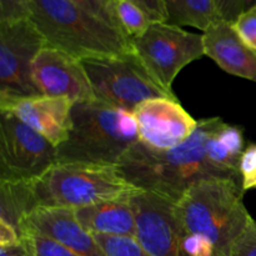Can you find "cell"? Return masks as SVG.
I'll list each match as a JSON object with an SVG mask.
<instances>
[{
    "label": "cell",
    "instance_id": "obj_1",
    "mask_svg": "<svg viewBox=\"0 0 256 256\" xmlns=\"http://www.w3.org/2000/svg\"><path fill=\"white\" fill-rule=\"evenodd\" d=\"M222 118L198 122L192 136L170 150H152L138 142L118 168L125 179L144 192L176 204L194 184L206 179H228L210 160L208 142Z\"/></svg>",
    "mask_w": 256,
    "mask_h": 256
},
{
    "label": "cell",
    "instance_id": "obj_2",
    "mask_svg": "<svg viewBox=\"0 0 256 256\" xmlns=\"http://www.w3.org/2000/svg\"><path fill=\"white\" fill-rule=\"evenodd\" d=\"M140 142L132 112L98 99L75 102L72 130L56 148V162H82L118 166Z\"/></svg>",
    "mask_w": 256,
    "mask_h": 256
},
{
    "label": "cell",
    "instance_id": "obj_3",
    "mask_svg": "<svg viewBox=\"0 0 256 256\" xmlns=\"http://www.w3.org/2000/svg\"><path fill=\"white\" fill-rule=\"evenodd\" d=\"M239 180L206 179L192 185L175 204L182 230L212 244L218 256H229L254 219L244 205Z\"/></svg>",
    "mask_w": 256,
    "mask_h": 256
},
{
    "label": "cell",
    "instance_id": "obj_4",
    "mask_svg": "<svg viewBox=\"0 0 256 256\" xmlns=\"http://www.w3.org/2000/svg\"><path fill=\"white\" fill-rule=\"evenodd\" d=\"M28 189L30 212L39 208L75 210L140 192L118 166L82 162H56L40 176L28 180Z\"/></svg>",
    "mask_w": 256,
    "mask_h": 256
},
{
    "label": "cell",
    "instance_id": "obj_5",
    "mask_svg": "<svg viewBox=\"0 0 256 256\" xmlns=\"http://www.w3.org/2000/svg\"><path fill=\"white\" fill-rule=\"evenodd\" d=\"M30 19L48 45L79 60L132 50L126 35L69 0H32Z\"/></svg>",
    "mask_w": 256,
    "mask_h": 256
},
{
    "label": "cell",
    "instance_id": "obj_6",
    "mask_svg": "<svg viewBox=\"0 0 256 256\" xmlns=\"http://www.w3.org/2000/svg\"><path fill=\"white\" fill-rule=\"evenodd\" d=\"M95 99L132 112L138 105L154 98L176 99L154 79L134 50L122 54L80 60Z\"/></svg>",
    "mask_w": 256,
    "mask_h": 256
},
{
    "label": "cell",
    "instance_id": "obj_7",
    "mask_svg": "<svg viewBox=\"0 0 256 256\" xmlns=\"http://www.w3.org/2000/svg\"><path fill=\"white\" fill-rule=\"evenodd\" d=\"M132 46L154 79L169 92H172L176 75L205 55L202 34L169 22H152L142 36L132 40Z\"/></svg>",
    "mask_w": 256,
    "mask_h": 256
},
{
    "label": "cell",
    "instance_id": "obj_8",
    "mask_svg": "<svg viewBox=\"0 0 256 256\" xmlns=\"http://www.w3.org/2000/svg\"><path fill=\"white\" fill-rule=\"evenodd\" d=\"M56 164V148L9 112H0V182L32 180Z\"/></svg>",
    "mask_w": 256,
    "mask_h": 256
},
{
    "label": "cell",
    "instance_id": "obj_9",
    "mask_svg": "<svg viewBox=\"0 0 256 256\" xmlns=\"http://www.w3.org/2000/svg\"><path fill=\"white\" fill-rule=\"evenodd\" d=\"M45 45L32 19L0 22V96L42 95L32 82V66Z\"/></svg>",
    "mask_w": 256,
    "mask_h": 256
},
{
    "label": "cell",
    "instance_id": "obj_10",
    "mask_svg": "<svg viewBox=\"0 0 256 256\" xmlns=\"http://www.w3.org/2000/svg\"><path fill=\"white\" fill-rule=\"evenodd\" d=\"M139 244L152 256H188L182 250V225L174 202L140 190L130 198Z\"/></svg>",
    "mask_w": 256,
    "mask_h": 256
},
{
    "label": "cell",
    "instance_id": "obj_11",
    "mask_svg": "<svg viewBox=\"0 0 256 256\" xmlns=\"http://www.w3.org/2000/svg\"><path fill=\"white\" fill-rule=\"evenodd\" d=\"M142 144L152 150L174 149L186 142L198 122L178 99L154 98L138 105L132 112Z\"/></svg>",
    "mask_w": 256,
    "mask_h": 256
},
{
    "label": "cell",
    "instance_id": "obj_12",
    "mask_svg": "<svg viewBox=\"0 0 256 256\" xmlns=\"http://www.w3.org/2000/svg\"><path fill=\"white\" fill-rule=\"evenodd\" d=\"M32 79L42 95L64 96L74 104L95 99L82 62L52 45H45L35 56Z\"/></svg>",
    "mask_w": 256,
    "mask_h": 256
},
{
    "label": "cell",
    "instance_id": "obj_13",
    "mask_svg": "<svg viewBox=\"0 0 256 256\" xmlns=\"http://www.w3.org/2000/svg\"><path fill=\"white\" fill-rule=\"evenodd\" d=\"M72 105L74 102L64 96H0V112L16 116L55 148L69 138Z\"/></svg>",
    "mask_w": 256,
    "mask_h": 256
},
{
    "label": "cell",
    "instance_id": "obj_14",
    "mask_svg": "<svg viewBox=\"0 0 256 256\" xmlns=\"http://www.w3.org/2000/svg\"><path fill=\"white\" fill-rule=\"evenodd\" d=\"M30 234L49 238L80 256H106L94 235L78 222L74 209H35L22 222V236Z\"/></svg>",
    "mask_w": 256,
    "mask_h": 256
},
{
    "label": "cell",
    "instance_id": "obj_15",
    "mask_svg": "<svg viewBox=\"0 0 256 256\" xmlns=\"http://www.w3.org/2000/svg\"><path fill=\"white\" fill-rule=\"evenodd\" d=\"M204 52L220 69L256 82V52L235 32L232 22L219 20L202 32Z\"/></svg>",
    "mask_w": 256,
    "mask_h": 256
},
{
    "label": "cell",
    "instance_id": "obj_16",
    "mask_svg": "<svg viewBox=\"0 0 256 256\" xmlns=\"http://www.w3.org/2000/svg\"><path fill=\"white\" fill-rule=\"evenodd\" d=\"M130 198L105 200L79 208L75 209V216L92 234L135 238L136 219Z\"/></svg>",
    "mask_w": 256,
    "mask_h": 256
},
{
    "label": "cell",
    "instance_id": "obj_17",
    "mask_svg": "<svg viewBox=\"0 0 256 256\" xmlns=\"http://www.w3.org/2000/svg\"><path fill=\"white\" fill-rule=\"evenodd\" d=\"M164 2L166 22L175 26H192L204 32L222 20L214 0H164Z\"/></svg>",
    "mask_w": 256,
    "mask_h": 256
},
{
    "label": "cell",
    "instance_id": "obj_18",
    "mask_svg": "<svg viewBox=\"0 0 256 256\" xmlns=\"http://www.w3.org/2000/svg\"><path fill=\"white\" fill-rule=\"evenodd\" d=\"M116 14L122 32L130 40L142 36L152 24L146 12L130 0H118Z\"/></svg>",
    "mask_w": 256,
    "mask_h": 256
},
{
    "label": "cell",
    "instance_id": "obj_19",
    "mask_svg": "<svg viewBox=\"0 0 256 256\" xmlns=\"http://www.w3.org/2000/svg\"><path fill=\"white\" fill-rule=\"evenodd\" d=\"M106 256H152L135 238L92 234Z\"/></svg>",
    "mask_w": 256,
    "mask_h": 256
},
{
    "label": "cell",
    "instance_id": "obj_20",
    "mask_svg": "<svg viewBox=\"0 0 256 256\" xmlns=\"http://www.w3.org/2000/svg\"><path fill=\"white\" fill-rule=\"evenodd\" d=\"M69 2L122 32L116 14L118 0H69Z\"/></svg>",
    "mask_w": 256,
    "mask_h": 256
},
{
    "label": "cell",
    "instance_id": "obj_21",
    "mask_svg": "<svg viewBox=\"0 0 256 256\" xmlns=\"http://www.w3.org/2000/svg\"><path fill=\"white\" fill-rule=\"evenodd\" d=\"M239 174L242 192L256 189V142L245 148L240 158Z\"/></svg>",
    "mask_w": 256,
    "mask_h": 256
},
{
    "label": "cell",
    "instance_id": "obj_22",
    "mask_svg": "<svg viewBox=\"0 0 256 256\" xmlns=\"http://www.w3.org/2000/svg\"><path fill=\"white\" fill-rule=\"evenodd\" d=\"M232 24L239 36L256 52V4L246 8Z\"/></svg>",
    "mask_w": 256,
    "mask_h": 256
},
{
    "label": "cell",
    "instance_id": "obj_23",
    "mask_svg": "<svg viewBox=\"0 0 256 256\" xmlns=\"http://www.w3.org/2000/svg\"><path fill=\"white\" fill-rule=\"evenodd\" d=\"M32 0H0V22H15L32 18Z\"/></svg>",
    "mask_w": 256,
    "mask_h": 256
},
{
    "label": "cell",
    "instance_id": "obj_24",
    "mask_svg": "<svg viewBox=\"0 0 256 256\" xmlns=\"http://www.w3.org/2000/svg\"><path fill=\"white\" fill-rule=\"evenodd\" d=\"M32 236L35 244V256H80L49 238L42 235H32Z\"/></svg>",
    "mask_w": 256,
    "mask_h": 256
},
{
    "label": "cell",
    "instance_id": "obj_25",
    "mask_svg": "<svg viewBox=\"0 0 256 256\" xmlns=\"http://www.w3.org/2000/svg\"><path fill=\"white\" fill-rule=\"evenodd\" d=\"M229 256H256V222L250 224L246 232L238 239Z\"/></svg>",
    "mask_w": 256,
    "mask_h": 256
},
{
    "label": "cell",
    "instance_id": "obj_26",
    "mask_svg": "<svg viewBox=\"0 0 256 256\" xmlns=\"http://www.w3.org/2000/svg\"><path fill=\"white\" fill-rule=\"evenodd\" d=\"M214 2L222 20L234 22L238 16L246 9L248 0H214Z\"/></svg>",
    "mask_w": 256,
    "mask_h": 256
},
{
    "label": "cell",
    "instance_id": "obj_27",
    "mask_svg": "<svg viewBox=\"0 0 256 256\" xmlns=\"http://www.w3.org/2000/svg\"><path fill=\"white\" fill-rule=\"evenodd\" d=\"M0 256H35L34 236L24 235L20 240L12 245L0 246Z\"/></svg>",
    "mask_w": 256,
    "mask_h": 256
},
{
    "label": "cell",
    "instance_id": "obj_28",
    "mask_svg": "<svg viewBox=\"0 0 256 256\" xmlns=\"http://www.w3.org/2000/svg\"><path fill=\"white\" fill-rule=\"evenodd\" d=\"M146 12L152 22H166V10L164 0H130Z\"/></svg>",
    "mask_w": 256,
    "mask_h": 256
},
{
    "label": "cell",
    "instance_id": "obj_29",
    "mask_svg": "<svg viewBox=\"0 0 256 256\" xmlns=\"http://www.w3.org/2000/svg\"><path fill=\"white\" fill-rule=\"evenodd\" d=\"M20 240V235L14 228L8 222L0 220V246L15 244Z\"/></svg>",
    "mask_w": 256,
    "mask_h": 256
}]
</instances>
